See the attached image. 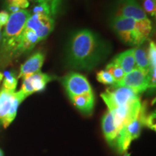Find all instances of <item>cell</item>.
<instances>
[{
  "label": "cell",
  "instance_id": "cell-1",
  "mask_svg": "<svg viewBox=\"0 0 156 156\" xmlns=\"http://www.w3.org/2000/svg\"><path fill=\"white\" fill-rule=\"evenodd\" d=\"M108 44L91 30L83 29L74 34L68 42L66 60L73 69L89 70L106 57Z\"/></svg>",
  "mask_w": 156,
  "mask_h": 156
},
{
  "label": "cell",
  "instance_id": "cell-2",
  "mask_svg": "<svg viewBox=\"0 0 156 156\" xmlns=\"http://www.w3.org/2000/svg\"><path fill=\"white\" fill-rule=\"evenodd\" d=\"M140 95L128 87L113 86L101 94L108 112L120 122L132 118L140 112L142 107Z\"/></svg>",
  "mask_w": 156,
  "mask_h": 156
},
{
  "label": "cell",
  "instance_id": "cell-3",
  "mask_svg": "<svg viewBox=\"0 0 156 156\" xmlns=\"http://www.w3.org/2000/svg\"><path fill=\"white\" fill-rule=\"evenodd\" d=\"M30 15V12L25 9H20L9 15L8 22L2 34L0 43L1 68L10 65L16 58V51L20 41L21 35Z\"/></svg>",
  "mask_w": 156,
  "mask_h": 156
},
{
  "label": "cell",
  "instance_id": "cell-4",
  "mask_svg": "<svg viewBox=\"0 0 156 156\" xmlns=\"http://www.w3.org/2000/svg\"><path fill=\"white\" fill-rule=\"evenodd\" d=\"M113 30L123 43L129 46H139L146 41L136 25V21L124 17H114L111 21Z\"/></svg>",
  "mask_w": 156,
  "mask_h": 156
},
{
  "label": "cell",
  "instance_id": "cell-5",
  "mask_svg": "<svg viewBox=\"0 0 156 156\" xmlns=\"http://www.w3.org/2000/svg\"><path fill=\"white\" fill-rule=\"evenodd\" d=\"M147 114L146 106L142 104L138 116L122 128L117 136L116 142L119 153L121 154L126 153L132 142L138 138L141 133L142 128L145 126Z\"/></svg>",
  "mask_w": 156,
  "mask_h": 156
},
{
  "label": "cell",
  "instance_id": "cell-6",
  "mask_svg": "<svg viewBox=\"0 0 156 156\" xmlns=\"http://www.w3.org/2000/svg\"><path fill=\"white\" fill-rule=\"evenodd\" d=\"M25 98L21 90L15 92L4 87L0 90V123L4 127L7 128L13 122L17 108Z\"/></svg>",
  "mask_w": 156,
  "mask_h": 156
},
{
  "label": "cell",
  "instance_id": "cell-7",
  "mask_svg": "<svg viewBox=\"0 0 156 156\" xmlns=\"http://www.w3.org/2000/svg\"><path fill=\"white\" fill-rule=\"evenodd\" d=\"M62 83L69 97L93 93L87 78L79 73H70L62 79Z\"/></svg>",
  "mask_w": 156,
  "mask_h": 156
},
{
  "label": "cell",
  "instance_id": "cell-8",
  "mask_svg": "<svg viewBox=\"0 0 156 156\" xmlns=\"http://www.w3.org/2000/svg\"><path fill=\"white\" fill-rule=\"evenodd\" d=\"M113 87H126L141 94L150 88V73H145L138 69L126 74L122 81Z\"/></svg>",
  "mask_w": 156,
  "mask_h": 156
},
{
  "label": "cell",
  "instance_id": "cell-9",
  "mask_svg": "<svg viewBox=\"0 0 156 156\" xmlns=\"http://www.w3.org/2000/svg\"><path fill=\"white\" fill-rule=\"evenodd\" d=\"M25 28L34 31L38 36L39 41H41L53 31L54 19L46 15L33 14L27 20Z\"/></svg>",
  "mask_w": 156,
  "mask_h": 156
},
{
  "label": "cell",
  "instance_id": "cell-10",
  "mask_svg": "<svg viewBox=\"0 0 156 156\" xmlns=\"http://www.w3.org/2000/svg\"><path fill=\"white\" fill-rule=\"evenodd\" d=\"M114 17H124L136 21L148 19L147 14L136 0H117Z\"/></svg>",
  "mask_w": 156,
  "mask_h": 156
},
{
  "label": "cell",
  "instance_id": "cell-11",
  "mask_svg": "<svg viewBox=\"0 0 156 156\" xmlns=\"http://www.w3.org/2000/svg\"><path fill=\"white\" fill-rule=\"evenodd\" d=\"M51 80V77L50 75L38 72L23 80L20 90L27 98L33 93L44 90L46 85Z\"/></svg>",
  "mask_w": 156,
  "mask_h": 156
},
{
  "label": "cell",
  "instance_id": "cell-12",
  "mask_svg": "<svg viewBox=\"0 0 156 156\" xmlns=\"http://www.w3.org/2000/svg\"><path fill=\"white\" fill-rule=\"evenodd\" d=\"M44 59L45 56L42 52H36V54H33L24 64L21 65L17 78H23L24 80L41 72Z\"/></svg>",
  "mask_w": 156,
  "mask_h": 156
},
{
  "label": "cell",
  "instance_id": "cell-13",
  "mask_svg": "<svg viewBox=\"0 0 156 156\" xmlns=\"http://www.w3.org/2000/svg\"><path fill=\"white\" fill-rule=\"evenodd\" d=\"M39 41L38 36L30 29L25 28L21 35L20 41L16 51V58L22 54L32 50Z\"/></svg>",
  "mask_w": 156,
  "mask_h": 156
},
{
  "label": "cell",
  "instance_id": "cell-14",
  "mask_svg": "<svg viewBox=\"0 0 156 156\" xmlns=\"http://www.w3.org/2000/svg\"><path fill=\"white\" fill-rule=\"evenodd\" d=\"M102 129L105 139L110 145L116 146L119 131L114 124V118L110 112H106L102 119Z\"/></svg>",
  "mask_w": 156,
  "mask_h": 156
},
{
  "label": "cell",
  "instance_id": "cell-15",
  "mask_svg": "<svg viewBox=\"0 0 156 156\" xmlns=\"http://www.w3.org/2000/svg\"><path fill=\"white\" fill-rule=\"evenodd\" d=\"M72 102L80 112L89 114L93 112L95 106V95L93 93L69 97Z\"/></svg>",
  "mask_w": 156,
  "mask_h": 156
},
{
  "label": "cell",
  "instance_id": "cell-16",
  "mask_svg": "<svg viewBox=\"0 0 156 156\" xmlns=\"http://www.w3.org/2000/svg\"><path fill=\"white\" fill-rule=\"evenodd\" d=\"M134 48L129 49L115 56L113 62L118 64L123 69L124 73L127 74L136 69L135 60L134 56Z\"/></svg>",
  "mask_w": 156,
  "mask_h": 156
},
{
  "label": "cell",
  "instance_id": "cell-17",
  "mask_svg": "<svg viewBox=\"0 0 156 156\" xmlns=\"http://www.w3.org/2000/svg\"><path fill=\"white\" fill-rule=\"evenodd\" d=\"M134 60L136 69H138L145 73H150V62L148 57V47L144 44L134 48Z\"/></svg>",
  "mask_w": 156,
  "mask_h": 156
},
{
  "label": "cell",
  "instance_id": "cell-18",
  "mask_svg": "<svg viewBox=\"0 0 156 156\" xmlns=\"http://www.w3.org/2000/svg\"><path fill=\"white\" fill-rule=\"evenodd\" d=\"M31 1L36 2L38 5H44L47 8L50 16L54 19L61 9L64 0H31Z\"/></svg>",
  "mask_w": 156,
  "mask_h": 156
},
{
  "label": "cell",
  "instance_id": "cell-19",
  "mask_svg": "<svg viewBox=\"0 0 156 156\" xmlns=\"http://www.w3.org/2000/svg\"><path fill=\"white\" fill-rule=\"evenodd\" d=\"M105 70L108 71V73L112 75L115 81V85H116V83H119L120 81H122L123 78H124V77L126 75L122 68H121L118 64H115L114 62H113L109 63L108 64H107V66L106 67V69Z\"/></svg>",
  "mask_w": 156,
  "mask_h": 156
},
{
  "label": "cell",
  "instance_id": "cell-20",
  "mask_svg": "<svg viewBox=\"0 0 156 156\" xmlns=\"http://www.w3.org/2000/svg\"><path fill=\"white\" fill-rule=\"evenodd\" d=\"M3 87L8 90L15 91L17 85V79L14 72L5 71L3 75Z\"/></svg>",
  "mask_w": 156,
  "mask_h": 156
},
{
  "label": "cell",
  "instance_id": "cell-21",
  "mask_svg": "<svg viewBox=\"0 0 156 156\" xmlns=\"http://www.w3.org/2000/svg\"><path fill=\"white\" fill-rule=\"evenodd\" d=\"M136 25L140 33L146 40L148 38V36L151 34L152 30L151 22L149 19L145 20L142 21H136Z\"/></svg>",
  "mask_w": 156,
  "mask_h": 156
},
{
  "label": "cell",
  "instance_id": "cell-22",
  "mask_svg": "<svg viewBox=\"0 0 156 156\" xmlns=\"http://www.w3.org/2000/svg\"><path fill=\"white\" fill-rule=\"evenodd\" d=\"M98 81L104 85H109L114 86L115 85V81L114 78L106 70H101L97 73L96 75Z\"/></svg>",
  "mask_w": 156,
  "mask_h": 156
},
{
  "label": "cell",
  "instance_id": "cell-23",
  "mask_svg": "<svg viewBox=\"0 0 156 156\" xmlns=\"http://www.w3.org/2000/svg\"><path fill=\"white\" fill-rule=\"evenodd\" d=\"M148 57L150 62V69L156 68V46L155 42L151 41L148 47Z\"/></svg>",
  "mask_w": 156,
  "mask_h": 156
},
{
  "label": "cell",
  "instance_id": "cell-24",
  "mask_svg": "<svg viewBox=\"0 0 156 156\" xmlns=\"http://www.w3.org/2000/svg\"><path fill=\"white\" fill-rule=\"evenodd\" d=\"M142 6V9L146 14L147 13L151 16H155L156 5L155 0H143Z\"/></svg>",
  "mask_w": 156,
  "mask_h": 156
},
{
  "label": "cell",
  "instance_id": "cell-25",
  "mask_svg": "<svg viewBox=\"0 0 156 156\" xmlns=\"http://www.w3.org/2000/svg\"><path fill=\"white\" fill-rule=\"evenodd\" d=\"M145 126H147L148 128L151 129L152 130L155 131V113H152V114L146 116L145 121Z\"/></svg>",
  "mask_w": 156,
  "mask_h": 156
},
{
  "label": "cell",
  "instance_id": "cell-26",
  "mask_svg": "<svg viewBox=\"0 0 156 156\" xmlns=\"http://www.w3.org/2000/svg\"><path fill=\"white\" fill-rule=\"evenodd\" d=\"M9 17V13L7 11H1L0 12V28L5 26L8 22Z\"/></svg>",
  "mask_w": 156,
  "mask_h": 156
},
{
  "label": "cell",
  "instance_id": "cell-27",
  "mask_svg": "<svg viewBox=\"0 0 156 156\" xmlns=\"http://www.w3.org/2000/svg\"><path fill=\"white\" fill-rule=\"evenodd\" d=\"M11 5H13L16 7H18L20 9H26L29 6V2L28 0H15Z\"/></svg>",
  "mask_w": 156,
  "mask_h": 156
},
{
  "label": "cell",
  "instance_id": "cell-28",
  "mask_svg": "<svg viewBox=\"0 0 156 156\" xmlns=\"http://www.w3.org/2000/svg\"><path fill=\"white\" fill-rule=\"evenodd\" d=\"M8 9L12 13L17 12H18V11L20 10V9L18 8V7H16V6H15V5H11V4H9Z\"/></svg>",
  "mask_w": 156,
  "mask_h": 156
},
{
  "label": "cell",
  "instance_id": "cell-29",
  "mask_svg": "<svg viewBox=\"0 0 156 156\" xmlns=\"http://www.w3.org/2000/svg\"><path fill=\"white\" fill-rule=\"evenodd\" d=\"M2 80H3V75L0 73V83H1V82Z\"/></svg>",
  "mask_w": 156,
  "mask_h": 156
},
{
  "label": "cell",
  "instance_id": "cell-30",
  "mask_svg": "<svg viewBox=\"0 0 156 156\" xmlns=\"http://www.w3.org/2000/svg\"><path fill=\"white\" fill-rule=\"evenodd\" d=\"M123 156H131V154L129 153H126Z\"/></svg>",
  "mask_w": 156,
  "mask_h": 156
},
{
  "label": "cell",
  "instance_id": "cell-31",
  "mask_svg": "<svg viewBox=\"0 0 156 156\" xmlns=\"http://www.w3.org/2000/svg\"><path fill=\"white\" fill-rule=\"evenodd\" d=\"M14 1H15V0H7V2H8V4L12 3Z\"/></svg>",
  "mask_w": 156,
  "mask_h": 156
},
{
  "label": "cell",
  "instance_id": "cell-32",
  "mask_svg": "<svg viewBox=\"0 0 156 156\" xmlns=\"http://www.w3.org/2000/svg\"><path fill=\"white\" fill-rule=\"evenodd\" d=\"M2 40V32H1V28H0V43H1Z\"/></svg>",
  "mask_w": 156,
  "mask_h": 156
},
{
  "label": "cell",
  "instance_id": "cell-33",
  "mask_svg": "<svg viewBox=\"0 0 156 156\" xmlns=\"http://www.w3.org/2000/svg\"><path fill=\"white\" fill-rule=\"evenodd\" d=\"M0 156H4V155H3V153H2V151L1 150H0Z\"/></svg>",
  "mask_w": 156,
  "mask_h": 156
},
{
  "label": "cell",
  "instance_id": "cell-34",
  "mask_svg": "<svg viewBox=\"0 0 156 156\" xmlns=\"http://www.w3.org/2000/svg\"></svg>",
  "mask_w": 156,
  "mask_h": 156
}]
</instances>
